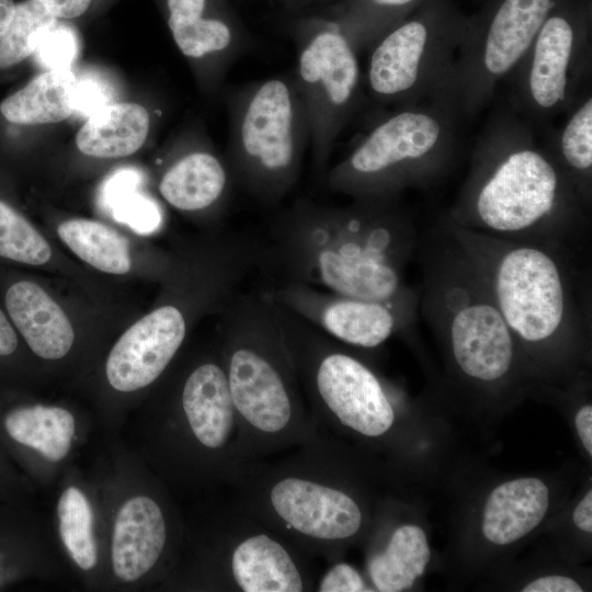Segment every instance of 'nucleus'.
<instances>
[{"label":"nucleus","instance_id":"nucleus-1","mask_svg":"<svg viewBox=\"0 0 592 592\" xmlns=\"http://www.w3.org/2000/svg\"><path fill=\"white\" fill-rule=\"evenodd\" d=\"M420 235L399 197L329 206L298 200L271 229V260L294 281L346 296L419 308L405 271Z\"/></svg>","mask_w":592,"mask_h":592},{"label":"nucleus","instance_id":"nucleus-2","mask_svg":"<svg viewBox=\"0 0 592 592\" xmlns=\"http://www.w3.org/2000/svg\"><path fill=\"white\" fill-rule=\"evenodd\" d=\"M457 226L498 239L565 246L590 236L581 202L534 125L513 110L496 113L479 136L468 173L445 213Z\"/></svg>","mask_w":592,"mask_h":592},{"label":"nucleus","instance_id":"nucleus-3","mask_svg":"<svg viewBox=\"0 0 592 592\" xmlns=\"http://www.w3.org/2000/svg\"><path fill=\"white\" fill-rule=\"evenodd\" d=\"M446 226L467 252L521 350L570 351L588 337L590 285L579 252L565 246L515 242Z\"/></svg>","mask_w":592,"mask_h":592},{"label":"nucleus","instance_id":"nucleus-4","mask_svg":"<svg viewBox=\"0 0 592 592\" xmlns=\"http://www.w3.org/2000/svg\"><path fill=\"white\" fill-rule=\"evenodd\" d=\"M417 253L422 273L419 309L456 369L481 385L510 378L521 348L442 215L420 235Z\"/></svg>","mask_w":592,"mask_h":592},{"label":"nucleus","instance_id":"nucleus-5","mask_svg":"<svg viewBox=\"0 0 592 592\" xmlns=\"http://www.w3.org/2000/svg\"><path fill=\"white\" fill-rule=\"evenodd\" d=\"M221 351L241 441L278 444L304 419L299 379L267 299L237 293L225 306Z\"/></svg>","mask_w":592,"mask_h":592},{"label":"nucleus","instance_id":"nucleus-6","mask_svg":"<svg viewBox=\"0 0 592 592\" xmlns=\"http://www.w3.org/2000/svg\"><path fill=\"white\" fill-rule=\"evenodd\" d=\"M458 121L440 99L394 107L328 169L323 181L352 200L394 198L407 189L429 187L454 160Z\"/></svg>","mask_w":592,"mask_h":592},{"label":"nucleus","instance_id":"nucleus-7","mask_svg":"<svg viewBox=\"0 0 592 592\" xmlns=\"http://www.w3.org/2000/svg\"><path fill=\"white\" fill-rule=\"evenodd\" d=\"M229 112L235 183L261 202H278L297 182L310 144L294 71L235 89Z\"/></svg>","mask_w":592,"mask_h":592},{"label":"nucleus","instance_id":"nucleus-8","mask_svg":"<svg viewBox=\"0 0 592 592\" xmlns=\"http://www.w3.org/2000/svg\"><path fill=\"white\" fill-rule=\"evenodd\" d=\"M467 23L454 0H424L369 46L364 80L372 98L394 107L437 99Z\"/></svg>","mask_w":592,"mask_h":592},{"label":"nucleus","instance_id":"nucleus-9","mask_svg":"<svg viewBox=\"0 0 592 592\" xmlns=\"http://www.w3.org/2000/svg\"><path fill=\"white\" fill-rule=\"evenodd\" d=\"M297 87L308 116L314 171L325 180L337 138L356 113L363 76L358 53L319 11L294 19Z\"/></svg>","mask_w":592,"mask_h":592},{"label":"nucleus","instance_id":"nucleus-10","mask_svg":"<svg viewBox=\"0 0 592 592\" xmlns=\"http://www.w3.org/2000/svg\"><path fill=\"white\" fill-rule=\"evenodd\" d=\"M562 0H487L467 29L439 99L458 119L471 118L492 100L528 52L550 11Z\"/></svg>","mask_w":592,"mask_h":592},{"label":"nucleus","instance_id":"nucleus-11","mask_svg":"<svg viewBox=\"0 0 592 592\" xmlns=\"http://www.w3.org/2000/svg\"><path fill=\"white\" fill-rule=\"evenodd\" d=\"M591 30L592 0H562L509 76L511 105L534 126L566 113L581 93L591 68Z\"/></svg>","mask_w":592,"mask_h":592},{"label":"nucleus","instance_id":"nucleus-12","mask_svg":"<svg viewBox=\"0 0 592 592\" xmlns=\"http://www.w3.org/2000/svg\"><path fill=\"white\" fill-rule=\"evenodd\" d=\"M342 344L375 349L411 331L419 308L337 294L294 281L261 291Z\"/></svg>","mask_w":592,"mask_h":592},{"label":"nucleus","instance_id":"nucleus-13","mask_svg":"<svg viewBox=\"0 0 592 592\" xmlns=\"http://www.w3.org/2000/svg\"><path fill=\"white\" fill-rule=\"evenodd\" d=\"M264 499L271 517L306 543H339L356 535L362 526L357 502L314 474L274 478L265 488Z\"/></svg>","mask_w":592,"mask_h":592},{"label":"nucleus","instance_id":"nucleus-14","mask_svg":"<svg viewBox=\"0 0 592 592\" xmlns=\"http://www.w3.org/2000/svg\"><path fill=\"white\" fill-rule=\"evenodd\" d=\"M167 22L180 52L220 80L251 49L253 37L229 0H166Z\"/></svg>","mask_w":592,"mask_h":592},{"label":"nucleus","instance_id":"nucleus-15","mask_svg":"<svg viewBox=\"0 0 592 592\" xmlns=\"http://www.w3.org/2000/svg\"><path fill=\"white\" fill-rule=\"evenodd\" d=\"M189 323V315L173 303L161 305L135 322L110 352V385L129 392L155 382L181 348Z\"/></svg>","mask_w":592,"mask_h":592},{"label":"nucleus","instance_id":"nucleus-16","mask_svg":"<svg viewBox=\"0 0 592 592\" xmlns=\"http://www.w3.org/2000/svg\"><path fill=\"white\" fill-rule=\"evenodd\" d=\"M181 403L189 426L203 447H238L240 428L221 355L192 369L183 384Z\"/></svg>","mask_w":592,"mask_h":592},{"label":"nucleus","instance_id":"nucleus-17","mask_svg":"<svg viewBox=\"0 0 592 592\" xmlns=\"http://www.w3.org/2000/svg\"><path fill=\"white\" fill-rule=\"evenodd\" d=\"M234 585L243 592H300L305 574L294 554L277 537L251 533L239 538L229 555Z\"/></svg>","mask_w":592,"mask_h":592},{"label":"nucleus","instance_id":"nucleus-18","mask_svg":"<svg viewBox=\"0 0 592 592\" xmlns=\"http://www.w3.org/2000/svg\"><path fill=\"white\" fill-rule=\"evenodd\" d=\"M167 539L164 516L151 498L126 501L114 523L112 563L118 579L132 582L147 573L159 559Z\"/></svg>","mask_w":592,"mask_h":592},{"label":"nucleus","instance_id":"nucleus-19","mask_svg":"<svg viewBox=\"0 0 592 592\" xmlns=\"http://www.w3.org/2000/svg\"><path fill=\"white\" fill-rule=\"evenodd\" d=\"M235 184L228 163L207 149H196L168 167L159 192L181 212L202 213L224 206Z\"/></svg>","mask_w":592,"mask_h":592},{"label":"nucleus","instance_id":"nucleus-20","mask_svg":"<svg viewBox=\"0 0 592 592\" xmlns=\"http://www.w3.org/2000/svg\"><path fill=\"white\" fill-rule=\"evenodd\" d=\"M5 307L15 328L39 357L58 360L72 346L75 332L59 305L37 284L20 281L9 287Z\"/></svg>","mask_w":592,"mask_h":592},{"label":"nucleus","instance_id":"nucleus-21","mask_svg":"<svg viewBox=\"0 0 592 592\" xmlns=\"http://www.w3.org/2000/svg\"><path fill=\"white\" fill-rule=\"evenodd\" d=\"M548 506L549 490L540 479L527 477L503 482L487 499L482 533L493 544H512L543 521Z\"/></svg>","mask_w":592,"mask_h":592},{"label":"nucleus","instance_id":"nucleus-22","mask_svg":"<svg viewBox=\"0 0 592 592\" xmlns=\"http://www.w3.org/2000/svg\"><path fill=\"white\" fill-rule=\"evenodd\" d=\"M150 128L148 111L137 103H110L91 114L76 136L78 149L91 157L118 158L136 152Z\"/></svg>","mask_w":592,"mask_h":592},{"label":"nucleus","instance_id":"nucleus-23","mask_svg":"<svg viewBox=\"0 0 592 592\" xmlns=\"http://www.w3.org/2000/svg\"><path fill=\"white\" fill-rule=\"evenodd\" d=\"M0 428L11 443L34 449L49 462H58L70 449L75 419L59 407L21 405L1 415Z\"/></svg>","mask_w":592,"mask_h":592},{"label":"nucleus","instance_id":"nucleus-24","mask_svg":"<svg viewBox=\"0 0 592 592\" xmlns=\"http://www.w3.org/2000/svg\"><path fill=\"white\" fill-rule=\"evenodd\" d=\"M563 125L549 135L546 146L570 180L583 205L592 203V96L581 91L566 112Z\"/></svg>","mask_w":592,"mask_h":592},{"label":"nucleus","instance_id":"nucleus-25","mask_svg":"<svg viewBox=\"0 0 592 592\" xmlns=\"http://www.w3.org/2000/svg\"><path fill=\"white\" fill-rule=\"evenodd\" d=\"M77 78L71 70H47L0 103L1 115L18 125L61 122L75 113Z\"/></svg>","mask_w":592,"mask_h":592},{"label":"nucleus","instance_id":"nucleus-26","mask_svg":"<svg viewBox=\"0 0 592 592\" xmlns=\"http://www.w3.org/2000/svg\"><path fill=\"white\" fill-rule=\"evenodd\" d=\"M430 557L424 531L406 524L394 531L383 551L369 557L367 570L377 591L400 592L411 588L423 574Z\"/></svg>","mask_w":592,"mask_h":592},{"label":"nucleus","instance_id":"nucleus-27","mask_svg":"<svg viewBox=\"0 0 592 592\" xmlns=\"http://www.w3.org/2000/svg\"><path fill=\"white\" fill-rule=\"evenodd\" d=\"M424 0H335L319 12L330 19L354 49H368Z\"/></svg>","mask_w":592,"mask_h":592},{"label":"nucleus","instance_id":"nucleus-28","mask_svg":"<svg viewBox=\"0 0 592 592\" xmlns=\"http://www.w3.org/2000/svg\"><path fill=\"white\" fill-rule=\"evenodd\" d=\"M60 239L81 260L111 274L129 272L132 260L127 240L95 220L69 219L58 227Z\"/></svg>","mask_w":592,"mask_h":592},{"label":"nucleus","instance_id":"nucleus-29","mask_svg":"<svg viewBox=\"0 0 592 592\" xmlns=\"http://www.w3.org/2000/svg\"><path fill=\"white\" fill-rule=\"evenodd\" d=\"M57 513L59 534L71 558L81 569H92L98 553L90 502L78 488L69 487L59 498Z\"/></svg>","mask_w":592,"mask_h":592},{"label":"nucleus","instance_id":"nucleus-30","mask_svg":"<svg viewBox=\"0 0 592 592\" xmlns=\"http://www.w3.org/2000/svg\"><path fill=\"white\" fill-rule=\"evenodd\" d=\"M57 21L37 0L15 4L14 15L0 37V69L15 66L30 57L42 35Z\"/></svg>","mask_w":592,"mask_h":592},{"label":"nucleus","instance_id":"nucleus-31","mask_svg":"<svg viewBox=\"0 0 592 592\" xmlns=\"http://www.w3.org/2000/svg\"><path fill=\"white\" fill-rule=\"evenodd\" d=\"M0 257L42 265L49 261L52 249L45 238L12 206L0 200Z\"/></svg>","mask_w":592,"mask_h":592},{"label":"nucleus","instance_id":"nucleus-32","mask_svg":"<svg viewBox=\"0 0 592 592\" xmlns=\"http://www.w3.org/2000/svg\"><path fill=\"white\" fill-rule=\"evenodd\" d=\"M78 52L76 31L57 21L42 35L33 54L37 62L47 70H70Z\"/></svg>","mask_w":592,"mask_h":592},{"label":"nucleus","instance_id":"nucleus-33","mask_svg":"<svg viewBox=\"0 0 592 592\" xmlns=\"http://www.w3.org/2000/svg\"><path fill=\"white\" fill-rule=\"evenodd\" d=\"M107 212L116 220L127 224L140 235L153 232L162 220L158 205L138 190L121 196Z\"/></svg>","mask_w":592,"mask_h":592},{"label":"nucleus","instance_id":"nucleus-34","mask_svg":"<svg viewBox=\"0 0 592 592\" xmlns=\"http://www.w3.org/2000/svg\"><path fill=\"white\" fill-rule=\"evenodd\" d=\"M109 89L101 81L93 78L76 80L73 92L75 112L87 118L99 109L111 103Z\"/></svg>","mask_w":592,"mask_h":592},{"label":"nucleus","instance_id":"nucleus-35","mask_svg":"<svg viewBox=\"0 0 592 592\" xmlns=\"http://www.w3.org/2000/svg\"><path fill=\"white\" fill-rule=\"evenodd\" d=\"M143 182L141 173L134 168H123L109 175L102 183L99 194L100 205L109 210L113 203L124 194L138 190Z\"/></svg>","mask_w":592,"mask_h":592},{"label":"nucleus","instance_id":"nucleus-36","mask_svg":"<svg viewBox=\"0 0 592 592\" xmlns=\"http://www.w3.org/2000/svg\"><path fill=\"white\" fill-rule=\"evenodd\" d=\"M317 590L320 592L372 591L366 587L360 572L345 562L331 567L320 579Z\"/></svg>","mask_w":592,"mask_h":592},{"label":"nucleus","instance_id":"nucleus-37","mask_svg":"<svg viewBox=\"0 0 592 592\" xmlns=\"http://www.w3.org/2000/svg\"><path fill=\"white\" fill-rule=\"evenodd\" d=\"M524 592H581L582 588L573 579L563 576H546L527 583Z\"/></svg>","mask_w":592,"mask_h":592},{"label":"nucleus","instance_id":"nucleus-38","mask_svg":"<svg viewBox=\"0 0 592 592\" xmlns=\"http://www.w3.org/2000/svg\"><path fill=\"white\" fill-rule=\"evenodd\" d=\"M57 19H73L87 11L92 0H37Z\"/></svg>","mask_w":592,"mask_h":592},{"label":"nucleus","instance_id":"nucleus-39","mask_svg":"<svg viewBox=\"0 0 592 592\" xmlns=\"http://www.w3.org/2000/svg\"><path fill=\"white\" fill-rule=\"evenodd\" d=\"M574 424L587 453L592 455V406L583 405L576 413Z\"/></svg>","mask_w":592,"mask_h":592},{"label":"nucleus","instance_id":"nucleus-40","mask_svg":"<svg viewBox=\"0 0 592 592\" xmlns=\"http://www.w3.org/2000/svg\"><path fill=\"white\" fill-rule=\"evenodd\" d=\"M574 525L585 532H592V492L589 490L576 506L573 514Z\"/></svg>","mask_w":592,"mask_h":592},{"label":"nucleus","instance_id":"nucleus-41","mask_svg":"<svg viewBox=\"0 0 592 592\" xmlns=\"http://www.w3.org/2000/svg\"><path fill=\"white\" fill-rule=\"evenodd\" d=\"M16 348L18 337L5 315L0 309V356L5 357L12 355Z\"/></svg>","mask_w":592,"mask_h":592},{"label":"nucleus","instance_id":"nucleus-42","mask_svg":"<svg viewBox=\"0 0 592 592\" xmlns=\"http://www.w3.org/2000/svg\"><path fill=\"white\" fill-rule=\"evenodd\" d=\"M15 11L13 0H0V37L7 31Z\"/></svg>","mask_w":592,"mask_h":592},{"label":"nucleus","instance_id":"nucleus-43","mask_svg":"<svg viewBox=\"0 0 592 592\" xmlns=\"http://www.w3.org/2000/svg\"><path fill=\"white\" fill-rule=\"evenodd\" d=\"M331 0H307L306 3H328Z\"/></svg>","mask_w":592,"mask_h":592},{"label":"nucleus","instance_id":"nucleus-44","mask_svg":"<svg viewBox=\"0 0 592 592\" xmlns=\"http://www.w3.org/2000/svg\"><path fill=\"white\" fill-rule=\"evenodd\" d=\"M285 1H288L289 3H294V5H296L297 3H306L307 0H285Z\"/></svg>","mask_w":592,"mask_h":592}]
</instances>
